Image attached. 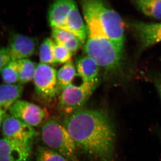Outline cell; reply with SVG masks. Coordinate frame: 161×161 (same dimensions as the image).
<instances>
[{"label": "cell", "mask_w": 161, "mask_h": 161, "mask_svg": "<svg viewBox=\"0 0 161 161\" xmlns=\"http://www.w3.org/2000/svg\"><path fill=\"white\" fill-rule=\"evenodd\" d=\"M61 123L69 132L77 149L96 160H112L115 132L106 112L83 108L65 116Z\"/></svg>", "instance_id": "6da1fadb"}, {"label": "cell", "mask_w": 161, "mask_h": 161, "mask_svg": "<svg viewBox=\"0 0 161 161\" xmlns=\"http://www.w3.org/2000/svg\"><path fill=\"white\" fill-rule=\"evenodd\" d=\"M81 5L82 9L94 17L107 38L124 51L125 28L118 13L100 0H85L81 1Z\"/></svg>", "instance_id": "7a4b0ae2"}, {"label": "cell", "mask_w": 161, "mask_h": 161, "mask_svg": "<svg viewBox=\"0 0 161 161\" xmlns=\"http://www.w3.org/2000/svg\"><path fill=\"white\" fill-rule=\"evenodd\" d=\"M83 48L86 55L95 60L99 67L115 73L121 69L124 51L108 38L88 37Z\"/></svg>", "instance_id": "3957f363"}, {"label": "cell", "mask_w": 161, "mask_h": 161, "mask_svg": "<svg viewBox=\"0 0 161 161\" xmlns=\"http://www.w3.org/2000/svg\"><path fill=\"white\" fill-rule=\"evenodd\" d=\"M41 138L45 147L61 154L69 161H79L77 147L62 123L50 119L43 123Z\"/></svg>", "instance_id": "277c9868"}, {"label": "cell", "mask_w": 161, "mask_h": 161, "mask_svg": "<svg viewBox=\"0 0 161 161\" xmlns=\"http://www.w3.org/2000/svg\"><path fill=\"white\" fill-rule=\"evenodd\" d=\"M98 83L82 82L80 85L71 84L64 89L59 96L58 108L64 116L83 108Z\"/></svg>", "instance_id": "5b68a950"}, {"label": "cell", "mask_w": 161, "mask_h": 161, "mask_svg": "<svg viewBox=\"0 0 161 161\" xmlns=\"http://www.w3.org/2000/svg\"><path fill=\"white\" fill-rule=\"evenodd\" d=\"M33 80L36 92L43 99L51 100L59 97L61 91L58 86L57 72L49 64H37Z\"/></svg>", "instance_id": "8992f818"}, {"label": "cell", "mask_w": 161, "mask_h": 161, "mask_svg": "<svg viewBox=\"0 0 161 161\" xmlns=\"http://www.w3.org/2000/svg\"><path fill=\"white\" fill-rule=\"evenodd\" d=\"M9 114L31 126L43 123L47 114L41 107L26 101L19 100L8 110Z\"/></svg>", "instance_id": "52a82bcc"}, {"label": "cell", "mask_w": 161, "mask_h": 161, "mask_svg": "<svg viewBox=\"0 0 161 161\" xmlns=\"http://www.w3.org/2000/svg\"><path fill=\"white\" fill-rule=\"evenodd\" d=\"M2 130L3 137L23 143L31 144L36 135L34 127L24 123L9 114L5 115Z\"/></svg>", "instance_id": "ba28073f"}, {"label": "cell", "mask_w": 161, "mask_h": 161, "mask_svg": "<svg viewBox=\"0 0 161 161\" xmlns=\"http://www.w3.org/2000/svg\"><path fill=\"white\" fill-rule=\"evenodd\" d=\"M131 27L138 41L139 52L161 42V23L134 22Z\"/></svg>", "instance_id": "9c48e42d"}, {"label": "cell", "mask_w": 161, "mask_h": 161, "mask_svg": "<svg viewBox=\"0 0 161 161\" xmlns=\"http://www.w3.org/2000/svg\"><path fill=\"white\" fill-rule=\"evenodd\" d=\"M37 43L34 38L19 33H12L9 36V45L6 47L11 60L28 59L36 51Z\"/></svg>", "instance_id": "30bf717a"}, {"label": "cell", "mask_w": 161, "mask_h": 161, "mask_svg": "<svg viewBox=\"0 0 161 161\" xmlns=\"http://www.w3.org/2000/svg\"><path fill=\"white\" fill-rule=\"evenodd\" d=\"M31 150V144L0 139V161H28Z\"/></svg>", "instance_id": "8fae6325"}, {"label": "cell", "mask_w": 161, "mask_h": 161, "mask_svg": "<svg viewBox=\"0 0 161 161\" xmlns=\"http://www.w3.org/2000/svg\"><path fill=\"white\" fill-rule=\"evenodd\" d=\"M75 3L72 0H58L51 5L48 10V22L52 29L64 30L67 18Z\"/></svg>", "instance_id": "7c38bea8"}, {"label": "cell", "mask_w": 161, "mask_h": 161, "mask_svg": "<svg viewBox=\"0 0 161 161\" xmlns=\"http://www.w3.org/2000/svg\"><path fill=\"white\" fill-rule=\"evenodd\" d=\"M75 65L83 82L98 83L99 67L92 58L87 55L79 56L76 59Z\"/></svg>", "instance_id": "4fadbf2b"}, {"label": "cell", "mask_w": 161, "mask_h": 161, "mask_svg": "<svg viewBox=\"0 0 161 161\" xmlns=\"http://www.w3.org/2000/svg\"><path fill=\"white\" fill-rule=\"evenodd\" d=\"M64 30L72 33L82 43L85 42L86 40L87 36L86 26L84 23L76 3L73 6L67 18Z\"/></svg>", "instance_id": "5bb4252c"}, {"label": "cell", "mask_w": 161, "mask_h": 161, "mask_svg": "<svg viewBox=\"0 0 161 161\" xmlns=\"http://www.w3.org/2000/svg\"><path fill=\"white\" fill-rule=\"evenodd\" d=\"M23 90L24 87L19 84L0 85V108L8 111L16 102L19 100Z\"/></svg>", "instance_id": "9a60e30c"}, {"label": "cell", "mask_w": 161, "mask_h": 161, "mask_svg": "<svg viewBox=\"0 0 161 161\" xmlns=\"http://www.w3.org/2000/svg\"><path fill=\"white\" fill-rule=\"evenodd\" d=\"M52 36L55 43L65 47L73 54L77 52L82 43L72 33L63 30L52 29Z\"/></svg>", "instance_id": "2e32d148"}, {"label": "cell", "mask_w": 161, "mask_h": 161, "mask_svg": "<svg viewBox=\"0 0 161 161\" xmlns=\"http://www.w3.org/2000/svg\"><path fill=\"white\" fill-rule=\"evenodd\" d=\"M134 4L145 15L157 20H161V0H138Z\"/></svg>", "instance_id": "e0dca14e"}, {"label": "cell", "mask_w": 161, "mask_h": 161, "mask_svg": "<svg viewBox=\"0 0 161 161\" xmlns=\"http://www.w3.org/2000/svg\"><path fill=\"white\" fill-rule=\"evenodd\" d=\"M76 66L71 60L67 62L57 72V80L60 91L72 83L76 76Z\"/></svg>", "instance_id": "ac0fdd59"}, {"label": "cell", "mask_w": 161, "mask_h": 161, "mask_svg": "<svg viewBox=\"0 0 161 161\" xmlns=\"http://www.w3.org/2000/svg\"><path fill=\"white\" fill-rule=\"evenodd\" d=\"M19 72V83H28L33 79L36 64L29 59L17 60Z\"/></svg>", "instance_id": "d6986e66"}, {"label": "cell", "mask_w": 161, "mask_h": 161, "mask_svg": "<svg viewBox=\"0 0 161 161\" xmlns=\"http://www.w3.org/2000/svg\"><path fill=\"white\" fill-rule=\"evenodd\" d=\"M55 42L50 38H46L40 45L39 49L40 63L45 64H56L54 57L53 48Z\"/></svg>", "instance_id": "ffe728a7"}, {"label": "cell", "mask_w": 161, "mask_h": 161, "mask_svg": "<svg viewBox=\"0 0 161 161\" xmlns=\"http://www.w3.org/2000/svg\"><path fill=\"white\" fill-rule=\"evenodd\" d=\"M1 74L4 83L15 84L19 82V72L16 61L11 60L3 69Z\"/></svg>", "instance_id": "44dd1931"}, {"label": "cell", "mask_w": 161, "mask_h": 161, "mask_svg": "<svg viewBox=\"0 0 161 161\" xmlns=\"http://www.w3.org/2000/svg\"><path fill=\"white\" fill-rule=\"evenodd\" d=\"M36 161H69L63 156L45 147H38Z\"/></svg>", "instance_id": "7402d4cb"}, {"label": "cell", "mask_w": 161, "mask_h": 161, "mask_svg": "<svg viewBox=\"0 0 161 161\" xmlns=\"http://www.w3.org/2000/svg\"><path fill=\"white\" fill-rule=\"evenodd\" d=\"M53 53L56 63H66L71 61L73 55L71 52L66 47L55 43Z\"/></svg>", "instance_id": "603a6c76"}, {"label": "cell", "mask_w": 161, "mask_h": 161, "mask_svg": "<svg viewBox=\"0 0 161 161\" xmlns=\"http://www.w3.org/2000/svg\"><path fill=\"white\" fill-rule=\"evenodd\" d=\"M11 60L6 47L0 48V73Z\"/></svg>", "instance_id": "cb8c5ba5"}, {"label": "cell", "mask_w": 161, "mask_h": 161, "mask_svg": "<svg viewBox=\"0 0 161 161\" xmlns=\"http://www.w3.org/2000/svg\"><path fill=\"white\" fill-rule=\"evenodd\" d=\"M153 80L161 98V77L156 76L153 78Z\"/></svg>", "instance_id": "d4e9b609"}, {"label": "cell", "mask_w": 161, "mask_h": 161, "mask_svg": "<svg viewBox=\"0 0 161 161\" xmlns=\"http://www.w3.org/2000/svg\"><path fill=\"white\" fill-rule=\"evenodd\" d=\"M6 114V111L0 108V128L2 127L3 120Z\"/></svg>", "instance_id": "484cf974"}]
</instances>
